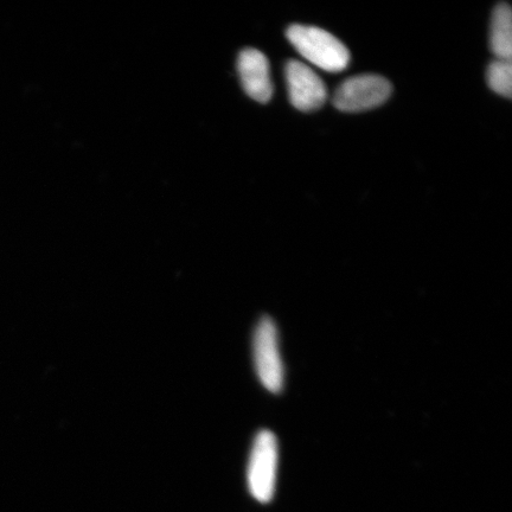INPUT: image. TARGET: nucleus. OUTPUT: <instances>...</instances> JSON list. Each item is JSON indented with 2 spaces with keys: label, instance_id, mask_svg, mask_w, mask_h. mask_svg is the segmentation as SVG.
Wrapping results in <instances>:
<instances>
[{
  "label": "nucleus",
  "instance_id": "obj_7",
  "mask_svg": "<svg viewBox=\"0 0 512 512\" xmlns=\"http://www.w3.org/2000/svg\"><path fill=\"white\" fill-rule=\"evenodd\" d=\"M490 48L497 60H511L512 56V16L508 4L496 6L492 14Z\"/></svg>",
  "mask_w": 512,
  "mask_h": 512
},
{
  "label": "nucleus",
  "instance_id": "obj_8",
  "mask_svg": "<svg viewBox=\"0 0 512 512\" xmlns=\"http://www.w3.org/2000/svg\"><path fill=\"white\" fill-rule=\"evenodd\" d=\"M489 87L504 98L511 99L512 95V64L511 60H496L492 62L486 73Z\"/></svg>",
  "mask_w": 512,
  "mask_h": 512
},
{
  "label": "nucleus",
  "instance_id": "obj_2",
  "mask_svg": "<svg viewBox=\"0 0 512 512\" xmlns=\"http://www.w3.org/2000/svg\"><path fill=\"white\" fill-rule=\"evenodd\" d=\"M253 355L256 374L268 392L278 394L284 388L285 369L280 355L277 325L264 317L256 325L253 336Z\"/></svg>",
  "mask_w": 512,
  "mask_h": 512
},
{
  "label": "nucleus",
  "instance_id": "obj_1",
  "mask_svg": "<svg viewBox=\"0 0 512 512\" xmlns=\"http://www.w3.org/2000/svg\"><path fill=\"white\" fill-rule=\"evenodd\" d=\"M286 35L304 59L326 72L339 73L349 66L348 48L328 31L310 25L294 24L287 29Z\"/></svg>",
  "mask_w": 512,
  "mask_h": 512
},
{
  "label": "nucleus",
  "instance_id": "obj_6",
  "mask_svg": "<svg viewBox=\"0 0 512 512\" xmlns=\"http://www.w3.org/2000/svg\"><path fill=\"white\" fill-rule=\"evenodd\" d=\"M238 70L243 89L247 95L260 104H267L273 96L270 62L261 51L247 48L242 50Z\"/></svg>",
  "mask_w": 512,
  "mask_h": 512
},
{
  "label": "nucleus",
  "instance_id": "obj_5",
  "mask_svg": "<svg viewBox=\"0 0 512 512\" xmlns=\"http://www.w3.org/2000/svg\"><path fill=\"white\" fill-rule=\"evenodd\" d=\"M291 104L302 112L319 110L328 99L325 83L306 64L291 60L285 68Z\"/></svg>",
  "mask_w": 512,
  "mask_h": 512
},
{
  "label": "nucleus",
  "instance_id": "obj_4",
  "mask_svg": "<svg viewBox=\"0 0 512 512\" xmlns=\"http://www.w3.org/2000/svg\"><path fill=\"white\" fill-rule=\"evenodd\" d=\"M393 93V86L383 76L356 75L337 88L334 105L337 110L358 113L373 110L384 104Z\"/></svg>",
  "mask_w": 512,
  "mask_h": 512
},
{
  "label": "nucleus",
  "instance_id": "obj_3",
  "mask_svg": "<svg viewBox=\"0 0 512 512\" xmlns=\"http://www.w3.org/2000/svg\"><path fill=\"white\" fill-rule=\"evenodd\" d=\"M279 447L270 431L256 435L248 463V486L252 496L260 503L272 501L277 483Z\"/></svg>",
  "mask_w": 512,
  "mask_h": 512
}]
</instances>
